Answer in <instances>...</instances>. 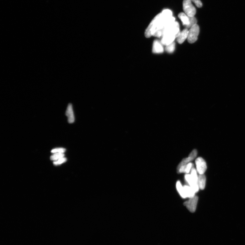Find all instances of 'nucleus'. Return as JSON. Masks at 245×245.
<instances>
[{
  "label": "nucleus",
  "mask_w": 245,
  "mask_h": 245,
  "mask_svg": "<svg viewBox=\"0 0 245 245\" xmlns=\"http://www.w3.org/2000/svg\"><path fill=\"white\" fill-rule=\"evenodd\" d=\"M183 187L187 197L190 198L195 196L196 192L190 186L185 185Z\"/></svg>",
  "instance_id": "15"
},
{
  "label": "nucleus",
  "mask_w": 245,
  "mask_h": 245,
  "mask_svg": "<svg viewBox=\"0 0 245 245\" xmlns=\"http://www.w3.org/2000/svg\"><path fill=\"white\" fill-rule=\"evenodd\" d=\"M206 177L204 174H199L198 176V183L199 188L204 190L206 186Z\"/></svg>",
  "instance_id": "14"
},
{
  "label": "nucleus",
  "mask_w": 245,
  "mask_h": 245,
  "mask_svg": "<svg viewBox=\"0 0 245 245\" xmlns=\"http://www.w3.org/2000/svg\"><path fill=\"white\" fill-rule=\"evenodd\" d=\"M164 51L162 44L161 41L156 40L154 42L153 44L152 52L155 54L162 53Z\"/></svg>",
  "instance_id": "9"
},
{
  "label": "nucleus",
  "mask_w": 245,
  "mask_h": 245,
  "mask_svg": "<svg viewBox=\"0 0 245 245\" xmlns=\"http://www.w3.org/2000/svg\"><path fill=\"white\" fill-rule=\"evenodd\" d=\"M199 198L195 196L190 198L188 201L184 203V205L186 207L190 212L193 213L196 211Z\"/></svg>",
  "instance_id": "4"
},
{
  "label": "nucleus",
  "mask_w": 245,
  "mask_h": 245,
  "mask_svg": "<svg viewBox=\"0 0 245 245\" xmlns=\"http://www.w3.org/2000/svg\"><path fill=\"white\" fill-rule=\"evenodd\" d=\"M199 33V27L197 24L192 26L189 30L188 41L189 43H193L198 39Z\"/></svg>",
  "instance_id": "3"
},
{
  "label": "nucleus",
  "mask_w": 245,
  "mask_h": 245,
  "mask_svg": "<svg viewBox=\"0 0 245 245\" xmlns=\"http://www.w3.org/2000/svg\"><path fill=\"white\" fill-rule=\"evenodd\" d=\"M195 162L197 172L199 174H204L207 168L205 160L202 157H199L196 159Z\"/></svg>",
  "instance_id": "5"
},
{
  "label": "nucleus",
  "mask_w": 245,
  "mask_h": 245,
  "mask_svg": "<svg viewBox=\"0 0 245 245\" xmlns=\"http://www.w3.org/2000/svg\"><path fill=\"white\" fill-rule=\"evenodd\" d=\"M185 178L187 182L189 184L190 186L193 189L196 193L199 191V184L196 183L193 181L190 174H187L185 176Z\"/></svg>",
  "instance_id": "8"
},
{
  "label": "nucleus",
  "mask_w": 245,
  "mask_h": 245,
  "mask_svg": "<svg viewBox=\"0 0 245 245\" xmlns=\"http://www.w3.org/2000/svg\"><path fill=\"white\" fill-rule=\"evenodd\" d=\"M183 8L185 14L189 17H193L196 15V8L192 4L190 0H184Z\"/></svg>",
  "instance_id": "2"
},
{
  "label": "nucleus",
  "mask_w": 245,
  "mask_h": 245,
  "mask_svg": "<svg viewBox=\"0 0 245 245\" xmlns=\"http://www.w3.org/2000/svg\"><path fill=\"white\" fill-rule=\"evenodd\" d=\"M188 33L189 30L187 28L182 31L177 38L178 42L181 44L183 43L185 39L188 38Z\"/></svg>",
  "instance_id": "11"
},
{
  "label": "nucleus",
  "mask_w": 245,
  "mask_h": 245,
  "mask_svg": "<svg viewBox=\"0 0 245 245\" xmlns=\"http://www.w3.org/2000/svg\"><path fill=\"white\" fill-rule=\"evenodd\" d=\"M64 156V154L63 153H54L53 155L51 156L50 159L51 160L53 161H57L61 159Z\"/></svg>",
  "instance_id": "18"
},
{
  "label": "nucleus",
  "mask_w": 245,
  "mask_h": 245,
  "mask_svg": "<svg viewBox=\"0 0 245 245\" xmlns=\"http://www.w3.org/2000/svg\"><path fill=\"white\" fill-rule=\"evenodd\" d=\"M66 151V149L63 148H58L52 149L51 152L53 153H64Z\"/></svg>",
  "instance_id": "22"
},
{
  "label": "nucleus",
  "mask_w": 245,
  "mask_h": 245,
  "mask_svg": "<svg viewBox=\"0 0 245 245\" xmlns=\"http://www.w3.org/2000/svg\"><path fill=\"white\" fill-rule=\"evenodd\" d=\"M190 1L193 2L197 7L201 8L203 6L202 2L200 0H190Z\"/></svg>",
  "instance_id": "23"
},
{
  "label": "nucleus",
  "mask_w": 245,
  "mask_h": 245,
  "mask_svg": "<svg viewBox=\"0 0 245 245\" xmlns=\"http://www.w3.org/2000/svg\"><path fill=\"white\" fill-rule=\"evenodd\" d=\"M193 166L194 165L192 163H189L187 164L182 166L178 170V172L180 173H185L188 174Z\"/></svg>",
  "instance_id": "13"
},
{
  "label": "nucleus",
  "mask_w": 245,
  "mask_h": 245,
  "mask_svg": "<svg viewBox=\"0 0 245 245\" xmlns=\"http://www.w3.org/2000/svg\"><path fill=\"white\" fill-rule=\"evenodd\" d=\"M197 152L196 149H194L189 154L188 157L184 159L178 166L177 170L182 166L190 163L191 161L194 160L197 156Z\"/></svg>",
  "instance_id": "6"
},
{
  "label": "nucleus",
  "mask_w": 245,
  "mask_h": 245,
  "mask_svg": "<svg viewBox=\"0 0 245 245\" xmlns=\"http://www.w3.org/2000/svg\"><path fill=\"white\" fill-rule=\"evenodd\" d=\"M65 114L68 117V123H72L74 122L75 117L74 114L72 106L71 104L68 105Z\"/></svg>",
  "instance_id": "10"
},
{
  "label": "nucleus",
  "mask_w": 245,
  "mask_h": 245,
  "mask_svg": "<svg viewBox=\"0 0 245 245\" xmlns=\"http://www.w3.org/2000/svg\"><path fill=\"white\" fill-rule=\"evenodd\" d=\"M190 24L186 27L187 29H190L192 26L197 24V21L196 17H189Z\"/></svg>",
  "instance_id": "20"
},
{
  "label": "nucleus",
  "mask_w": 245,
  "mask_h": 245,
  "mask_svg": "<svg viewBox=\"0 0 245 245\" xmlns=\"http://www.w3.org/2000/svg\"><path fill=\"white\" fill-rule=\"evenodd\" d=\"M67 160V159L66 158L63 157L61 158L58 160L57 161H56L54 162V164L55 165H59L61 164H62L63 163H64L65 162H66Z\"/></svg>",
  "instance_id": "21"
},
{
  "label": "nucleus",
  "mask_w": 245,
  "mask_h": 245,
  "mask_svg": "<svg viewBox=\"0 0 245 245\" xmlns=\"http://www.w3.org/2000/svg\"><path fill=\"white\" fill-rule=\"evenodd\" d=\"M190 175L193 181L197 183H198V176L197 175V171L193 167L191 170Z\"/></svg>",
  "instance_id": "17"
},
{
  "label": "nucleus",
  "mask_w": 245,
  "mask_h": 245,
  "mask_svg": "<svg viewBox=\"0 0 245 245\" xmlns=\"http://www.w3.org/2000/svg\"><path fill=\"white\" fill-rule=\"evenodd\" d=\"M176 188L180 195L183 198H186L187 197L185 193V190L184 188V187L182 186L180 181H177L176 184Z\"/></svg>",
  "instance_id": "16"
},
{
  "label": "nucleus",
  "mask_w": 245,
  "mask_h": 245,
  "mask_svg": "<svg viewBox=\"0 0 245 245\" xmlns=\"http://www.w3.org/2000/svg\"><path fill=\"white\" fill-rule=\"evenodd\" d=\"M175 44L174 42L166 46L165 51L169 53H172L174 52L175 49Z\"/></svg>",
  "instance_id": "19"
},
{
  "label": "nucleus",
  "mask_w": 245,
  "mask_h": 245,
  "mask_svg": "<svg viewBox=\"0 0 245 245\" xmlns=\"http://www.w3.org/2000/svg\"><path fill=\"white\" fill-rule=\"evenodd\" d=\"M175 38H176L175 36L169 34H165L162 37L161 40L160 41L163 45L166 46L173 43Z\"/></svg>",
  "instance_id": "7"
},
{
  "label": "nucleus",
  "mask_w": 245,
  "mask_h": 245,
  "mask_svg": "<svg viewBox=\"0 0 245 245\" xmlns=\"http://www.w3.org/2000/svg\"><path fill=\"white\" fill-rule=\"evenodd\" d=\"M178 17L181 20L183 25L185 26L186 27H187L189 25V17L185 13H180V14H179Z\"/></svg>",
  "instance_id": "12"
},
{
  "label": "nucleus",
  "mask_w": 245,
  "mask_h": 245,
  "mask_svg": "<svg viewBox=\"0 0 245 245\" xmlns=\"http://www.w3.org/2000/svg\"><path fill=\"white\" fill-rule=\"evenodd\" d=\"M175 21L170 10L165 9L155 17L150 23L145 31V36L149 38L152 36L162 37V30L169 24Z\"/></svg>",
  "instance_id": "1"
}]
</instances>
